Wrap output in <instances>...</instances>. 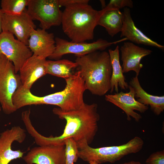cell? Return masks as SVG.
<instances>
[{"label": "cell", "instance_id": "1", "mask_svg": "<svg viewBox=\"0 0 164 164\" xmlns=\"http://www.w3.org/2000/svg\"><path fill=\"white\" fill-rule=\"evenodd\" d=\"M97 104H84L80 108L64 111L59 108H54L53 113L66 121L63 132L60 135L46 137L33 130L31 135L39 146L64 144V141L72 138L77 142L86 141L88 145L93 140L98 129L100 116L97 112Z\"/></svg>", "mask_w": 164, "mask_h": 164}, {"label": "cell", "instance_id": "2", "mask_svg": "<svg viewBox=\"0 0 164 164\" xmlns=\"http://www.w3.org/2000/svg\"><path fill=\"white\" fill-rule=\"evenodd\" d=\"M76 57L77 68L87 89L93 95H105L111 89L112 70L108 53L97 51Z\"/></svg>", "mask_w": 164, "mask_h": 164}, {"label": "cell", "instance_id": "3", "mask_svg": "<svg viewBox=\"0 0 164 164\" xmlns=\"http://www.w3.org/2000/svg\"><path fill=\"white\" fill-rule=\"evenodd\" d=\"M102 12V10H96L88 3L67 6L62 12L63 30L73 42H84L92 40Z\"/></svg>", "mask_w": 164, "mask_h": 164}, {"label": "cell", "instance_id": "4", "mask_svg": "<svg viewBox=\"0 0 164 164\" xmlns=\"http://www.w3.org/2000/svg\"><path fill=\"white\" fill-rule=\"evenodd\" d=\"M77 143L79 158L85 161H95L98 164L115 163L126 155L139 152L144 143L138 136H135L120 145L97 148L91 147L85 140Z\"/></svg>", "mask_w": 164, "mask_h": 164}, {"label": "cell", "instance_id": "5", "mask_svg": "<svg viewBox=\"0 0 164 164\" xmlns=\"http://www.w3.org/2000/svg\"><path fill=\"white\" fill-rule=\"evenodd\" d=\"M21 85L19 75L16 73L13 63L0 53V103L5 114H9L16 111L12 97Z\"/></svg>", "mask_w": 164, "mask_h": 164}, {"label": "cell", "instance_id": "6", "mask_svg": "<svg viewBox=\"0 0 164 164\" xmlns=\"http://www.w3.org/2000/svg\"><path fill=\"white\" fill-rule=\"evenodd\" d=\"M55 49L48 58L51 60H59L64 55L73 54L77 56L85 55L97 51H104L108 47L124 41L125 38L112 42H109L101 38L91 43L69 42L67 40L56 37L55 39Z\"/></svg>", "mask_w": 164, "mask_h": 164}, {"label": "cell", "instance_id": "7", "mask_svg": "<svg viewBox=\"0 0 164 164\" xmlns=\"http://www.w3.org/2000/svg\"><path fill=\"white\" fill-rule=\"evenodd\" d=\"M27 6V12L40 22L41 29L46 30L61 24L62 12L58 0H28Z\"/></svg>", "mask_w": 164, "mask_h": 164}, {"label": "cell", "instance_id": "8", "mask_svg": "<svg viewBox=\"0 0 164 164\" xmlns=\"http://www.w3.org/2000/svg\"><path fill=\"white\" fill-rule=\"evenodd\" d=\"M0 53L13 63L16 73L33 54L27 45L5 31L0 33Z\"/></svg>", "mask_w": 164, "mask_h": 164}, {"label": "cell", "instance_id": "9", "mask_svg": "<svg viewBox=\"0 0 164 164\" xmlns=\"http://www.w3.org/2000/svg\"><path fill=\"white\" fill-rule=\"evenodd\" d=\"M65 144L32 148L22 158L26 164H65Z\"/></svg>", "mask_w": 164, "mask_h": 164}, {"label": "cell", "instance_id": "10", "mask_svg": "<svg viewBox=\"0 0 164 164\" xmlns=\"http://www.w3.org/2000/svg\"><path fill=\"white\" fill-rule=\"evenodd\" d=\"M33 21L26 9L19 15L4 14L2 30L12 33L16 37L18 40L27 46L31 32L36 28Z\"/></svg>", "mask_w": 164, "mask_h": 164}, {"label": "cell", "instance_id": "11", "mask_svg": "<svg viewBox=\"0 0 164 164\" xmlns=\"http://www.w3.org/2000/svg\"><path fill=\"white\" fill-rule=\"evenodd\" d=\"M129 91L125 93L122 91L114 94H106L105 100L122 110L125 113L127 119L128 121L131 120V117L136 122L142 119L141 114L135 111L144 113L148 109V106L137 101L135 98L134 88L129 86Z\"/></svg>", "mask_w": 164, "mask_h": 164}, {"label": "cell", "instance_id": "12", "mask_svg": "<svg viewBox=\"0 0 164 164\" xmlns=\"http://www.w3.org/2000/svg\"><path fill=\"white\" fill-rule=\"evenodd\" d=\"M26 136L25 130L18 126L0 134V164H9L14 159L22 158L24 153L19 150L12 149V145L15 141L22 143Z\"/></svg>", "mask_w": 164, "mask_h": 164}, {"label": "cell", "instance_id": "13", "mask_svg": "<svg viewBox=\"0 0 164 164\" xmlns=\"http://www.w3.org/2000/svg\"><path fill=\"white\" fill-rule=\"evenodd\" d=\"M121 60L123 73L133 71L138 76L143 67L142 59L150 54L152 51L149 49L140 47L132 42H124L121 47Z\"/></svg>", "mask_w": 164, "mask_h": 164}, {"label": "cell", "instance_id": "14", "mask_svg": "<svg viewBox=\"0 0 164 164\" xmlns=\"http://www.w3.org/2000/svg\"><path fill=\"white\" fill-rule=\"evenodd\" d=\"M54 34L42 29H33L28 42L29 48L33 54L46 59L54 52L55 41Z\"/></svg>", "mask_w": 164, "mask_h": 164}, {"label": "cell", "instance_id": "15", "mask_svg": "<svg viewBox=\"0 0 164 164\" xmlns=\"http://www.w3.org/2000/svg\"><path fill=\"white\" fill-rule=\"evenodd\" d=\"M46 59L32 54L20 69L19 76L22 85L30 89L33 84L46 74Z\"/></svg>", "mask_w": 164, "mask_h": 164}, {"label": "cell", "instance_id": "16", "mask_svg": "<svg viewBox=\"0 0 164 164\" xmlns=\"http://www.w3.org/2000/svg\"><path fill=\"white\" fill-rule=\"evenodd\" d=\"M122 12L123 22L120 37H124L133 43L154 47L164 50V46L151 39L136 27L132 18L129 8H125Z\"/></svg>", "mask_w": 164, "mask_h": 164}, {"label": "cell", "instance_id": "17", "mask_svg": "<svg viewBox=\"0 0 164 164\" xmlns=\"http://www.w3.org/2000/svg\"><path fill=\"white\" fill-rule=\"evenodd\" d=\"M136 75L131 79L129 85L135 91V98L140 103L147 106H149L153 113L159 115L164 110V96H155L147 93L142 88L138 79Z\"/></svg>", "mask_w": 164, "mask_h": 164}, {"label": "cell", "instance_id": "18", "mask_svg": "<svg viewBox=\"0 0 164 164\" xmlns=\"http://www.w3.org/2000/svg\"><path fill=\"white\" fill-rule=\"evenodd\" d=\"M102 11L97 25L104 27L108 34L112 37L121 32L123 25V12L120 10L105 7L102 9Z\"/></svg>", "mask_w": 164, "mask_h": 164}, {"label": "cell", "instance_id": "19", "mask_svg": "<svg viewBox=\"0 0 164 164\" xmlns=\"http://www.w3.org/2000/svg\"><path fill=\"white\" fill-rule=\"evenodd\" d=\"M108 51L112 70L110 92L112 93L114 90L117 93L118 87L121 90H125L128 88L129 85L125 81L120 64L119 46H117L114 50L110 49Z\"/></svg>", "mask_w": 164, "mask_h": 164}, {"label": "cell", "instance_id": "20", "mask_svg": "<svg viewBox=\"0 0 164 164\" xmlns=\"http://www.w3.org/2000/svg\"><path fill=\"white\" fill-rule=\"evenodd\" d=\"M77 67L76 62L67 59L46 60V74L65 79L71 76L74 73V70Z\"/></svg>", "mask_w": 164, "mask_h": 164}, {"label": "cell", "instance_id": "21", "mask_svg": "<svg viewBox=\"0 0 164 164\" xmlns=\"http://www.w3.org/2000/svg\"><path fill=\"white\" fill-rule=\"evenodd\" d=\"M28 0H2L1 9L3 14L18 15L26 9Z\"/></svg>", "mask_w": 164, "mask_h": 164}, {"label": "cell", "instance_id": "22", "mask_svg": "<svg viewBox=\"0 0 164 164\" xmlns=\"http://www.w3.org/2000/svg\"><path fill=\"white\" fill-rule=\"evenodd\" d=\"M64 142L65 146V164H73L79 158L77 143L72 138L66 139Z\"/></svg>", "mask_w": 164, "mask_h": 164}, {"label": "cell", "instance_id": "23", "mask_svg": "<svg viewBox=\"0 0 164 164\" xmlns=\"http://www.w3.org/2000/svg\"><path fill=\"white\" fill-rule=\"evenodd\" d=\"M133 7V3L131 0H111L105 8L120 10L125 7L132 8Z\"/></svg>", "mask_w": 164, "mask_h": 164}, {"label": "cell", "instance_id": "24", "mask_svg": "<svg viewBox=\"0 0 164 164\" xmlns=\"http://www.w3.org/2000/svg\"><path fill=\"white\" fill-rule=\"evenodd\" d=\"M146 164H164V150H161L152 153L146 159Z\"/></svg>", "mask_w": 164, "mask_h": 164}, {"label": "cell", "instance_id": "25", "mask_svg": "<svg viewBox=\"0 0 164 164\" xmlns=\"http://www.w3.org/2000/svg\"><path fill=\"white\" fill-rule=\"evenodd\" d=\"M60 6L66 7L77 3H88L89 0H58Z\"/></svg>", "mask_w": 164, "mask_h": 164}, {"label": "cell", "instance_id": "26", "mask_svg": "<svg viewBox=\"0 0 164 164\" xmlns=\"http://www.w3.org/2000/svg\"><path fill=\"white\" fill-rule=\"evenodd\" d=\"M3 14H4L2 12L1 8H0V33H1L2 31V24Z\"/></svg>", "mask_w": 164, "mask_h": 164}, {"label": "cell", "instance_id": "27", "mask_svg": "<svg viewBox=\"0 0 164 164\" xmlns=\"http://www.w3.org/2000/svg\"><path fill=\"white\" fill-rule=\"evenodd\" d=\"M119 164H142L140 162L138 161L132 160L129 162H126Z\"/></svg>", "mask_w": 164, "mask_h": 164}, {"label": "cell", "instance_id": "28", "mask_svg": "<svg viewBox=\"0 0 164 164\" xmlns=\"http://www.w3.org/2000/svg\"><path fill=\"white\" fill-rule=\"evenodd\" d=\"M88 162L90 164H98L97 162L94 161H90Z\"/></svg>", "mask_w": 164, "mask_h": 164}, {"label": "cell", "instance_id": "29", "mask_svg": "<svg viewBox=\"0 0 164 164\" xmlns=\"http://www.w3.org/2000/svg\"><path fill=\"white\" fill-rule=\"evenodd\" d=\"M1 111V108L0 107V115Z\"/></svg>", "mask_w": 164, "mask_h": 164}]
</instances>
